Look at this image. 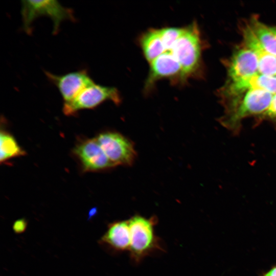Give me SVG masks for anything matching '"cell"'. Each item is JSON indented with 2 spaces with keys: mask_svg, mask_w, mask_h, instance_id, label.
I'll return each instance as SVG.
<instances>
[{
  "mask_svg": "<svg viewBox=\"0 0 276 276\" xmlns=\"http://www.w3.org/2000/svg\"><path fill=\"white\" fill-rule=\"evenodd\" d=\"M74 153L85 171H94L114 167L96 139H87L77 144Z\"/></svg>",
  "mask_w": 276,
  "mask_h": 276,
  "instance_id": "7",
  "label": "cell"
},
{
  "mask_svg": "<svg viewBox=\"0 0 276 276\" xmlns=\"http://www.w3.org/2000/svg\"><path fill=\"white\" fill-rule=\"evenodd\" d=\"M167 51L150 63V69L145 86L146 91L162 78H176L181 82L180 65L173 54L169 50Z\"/></svg>",
  "mask_w": 276,
  "mask_h": 276,
  "instance_id": "8",
  "label": "cell"
},
{
  "mask_svg": "<svg viewBox=\"0 0 276 276\" xmlns=\"http://www.w3.org/2000/svg\"><path fill=\"white\" fill-rule=\"evenodd\" d=\"M118 105L121 98L114 87L105 86L95 82L84 88L72 101L64 103L63 111L66 116L76 114L80 110L94 108L106 101Z\"/></svg>",
  "mask_w": 276,
  "mask_h": 276,
  "instance_id": "4",
  "label": "cell"
},
{
  "mask_svg": "<svg viewBox=\"0 0 276 276\" xmlns=\"http://www.w3.org/2000/svg\"><path fill=\"white\" fill-rule=\"evenodd\" d=\"M165 51L169 50L181 35L183 28L167 27L159 29Z\"/></svg>",
  "mask_w": 276,
  "mask_h": 276,
  "instance_id": "12",
  "label": "cell"
},
{
  "mask_svg": "<svg viewBox=\"0 0 276 276\" xmlns=\"http://www.w3.org/2000/svg\"><path fill=\"white\" fill-rule=\"evenodd\" d=\"M21 15L24 30L28 34L32 32V24L41 16H47L53 22L54 34H57L64 20L76 21L73 10L63 6L55 0H22Z\"/></svg>",
  "mask_w": 276,
  "mask_h": 276,
  "instance_id": "2",
  "label": "cell"
},
{
  "mask_svg": "<svg viewBox=\"0 0 276 276\" xmlns=\"http://www.w3.org/2000/svg\"><path fill=\"white\" fill-rule=\"evenodd\" d=\"M140 44L145 57L150 63L165 51L159 29H151L143 33Z\"/></svg>",
  "mask_w": 276,
  "mask_h": 276,
  "instance_id": "10",
  "label": "cell"
},
{
  "mask_svg": "<svg viewBox=\"0 0 276 276\" xmlns=\"http://www.w3.org/2000/svg\"><path fill=\"white\" fill-rule=\"evenodd\" d=\"M130 233L129 250L131 257L138 262L158 248L157 238L154 233L155 220L135 215L128 220Z\"/></svg>",
  "mask_w": 276,
  "mask_h": 276,
  "instance_id": "3",
  "label": "cell"
},
{
  "mask_svg": "<svg viewBox=\"0 0 276 276\" xmlns=\"http://www.w3.org/2000/svg\"><path fill=\"white\" fill-rule=\"evenodd\" d=\"M0 160L5 162L12 157L24 155V151L18 145L15 139L9 133L2 131L0 135Z\"/></svg>",
  "mask_w": 276,
  "mask_h": 276,
  "instance_id": "11",
  "label": "cell"
},
{
  "mask_svg": "<svg viewBox=\"0 0 276 276\" xmlns=\"http://www.w3.org/2000/svg\"><path fill=\"white\" fill-rule=\"evenodd\" d=\"M264 276H276V267L271 269Z\"/></svg>",
  "mask_w": 276,
  "mask_h": 276,
  "instance_id": "14",
  "label": "cell"
},
{
  "mask_svg": "<svg viewBox=\"0 0 276 276\" xmlns=\"http://www.w3.org/2000/svg\"><path fill=\"white\" fill-rule=\"evenodd\" d=\"M104 153L113 164L130 166L136 157V152L131 142L119 133L105 132L96 138Z\"/></svg>",
  "mask_w": 276,
  "mask_h": 276,
  "instance_id": "5",
  "label": "cell"
},
{
  "mask_svg": "<svg viewBox=\"0 0 276 276\" xmlns=\"http://www.w3.org/2000/svg\"><path fill=\"white\" fill-rule=\"evenodd\" d=\"M44 74L50 82L58 89L64 103L72 101L84 88L94 81L86 70L57 75L48 71Z\"/></svg>",
  "mask_w": 276,
  "mask_h": 276,
  "instance_id": "6",
  "label": "cell"
},
{
  "mask_svg": "<svg viewBox=\"0 0 276 276\" xmlns=\"http://www.w3.org/2000/svg\"><path fill=\"white\" fill-rule=\"evenodd\" d=\"M27 222L25 219L16 220L13 226V230L16 233H21L25 231L27 227Z\"/></svg>",
  "mask_w": 276,
  "mask_h": 276,
  "instance_id": "13",
  "label": "cell"
},
{
  "mask_svg": "<svg viewBox=\"0 0 276 276\" xmlns=\"http://www.w3.org/2000/svg\"><path fill=\"white\" fill-rule=\"evenodd\" d=\"M169 50L181 68V82L197 75L201 65L202 41L197 25L194 22L183 28L181 35Z\"/></svg>",
  "mask_w": 276,
  "mask_h": 276,
  "instance_id": "1",
  "label": "cell"
},
{
  "mask_svg": "<svg viewBox=\"0 0 276 276\" xmlns=\"http://www.w3.org/2000/svg\"><path fill=\"white\" fill-rule=\"evenodd\" d=\"M100 242L114 251L129 250L130 233L128 220L117 221L109 224Z\"/></svg>",
  "mask_w": 276,
  "mask_h": 276,
  "instance_id": "9",
  "label": "cell"
}]
</instances>
